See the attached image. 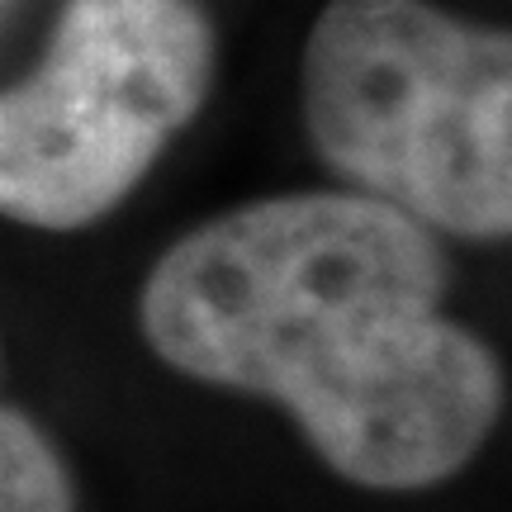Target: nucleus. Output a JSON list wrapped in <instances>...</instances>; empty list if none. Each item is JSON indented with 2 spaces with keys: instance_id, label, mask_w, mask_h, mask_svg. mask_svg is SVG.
Masks as SVG:
<instances>
[{
  "instance_id": "20e7f679",
  "label": "nucleus",
  "mask_w": 512,
  "mask_h": 512,
  "mask_svg": "<svg viewBox=\"0 0 512 512\" xmlns=\"http://www.w3.org/2000/svg\"><path fill=\"white\" fill-rule=\"evenodd\" d=\"M0 512H76V479L29 413L0 403Z\"/></svg>"
},
{
  "instance_id": "7ed1b4c3",
  "label": "nucleus",
  "mask_w": 512,
  "mask_h": 512,
  "mask_svg": "<svg viewBox=\"0 0 512 512\" xmlns=\"http://www.w3.org/2000/svg\"><path fill=\"white\" fill-rule=\"evenodd\" d=\"M214 86L200 0H67L48 57L0 91V214L76 233L138 190Z\"/></svg>"
},
{
  "instance_id": "f257e3e1",
  "label": "nucleus",
  "mask_w": 512,
  "mask_h": 512,
  "mask_svg": "<svg viewBox=\"0 0 512 512\" xmlns=\"http://www.w3.org/2000/svg\"><path fill=\"white\" fill-rule=\"evenodd\" d=\"M446 285L432 228L361 190H299L171 242L138 328L185 380L275 403L337 479L427 494L508 413V370L446 313Z\"/></svg>"
},
{
  "instance_id": "39448f33",
  "label": "nucleus",
  "mask_w": 512,
  "mask_h": 512,
  "mask_svg": "<svg viewBox=\"0 0 512 512\" xmlns=\"http://www.w3.org/2000/svg\"><path fill=\"white\" fill-rule=\"evenodd\" d=\"M5 5H10V0H0V10H5Z\"/></svg>"
},
{
  "instance_id": "f03ea898",
  "label": "nucleus",
  "mask_w": 512,
  "mask_h": 512,
  "mask_svg": "<svg viewBox=\"0 0 512 512\" xmlns=\"http://www.w3.org/2000/svg\"><path fill=\"white\" fill-rule=\"evenodd\" d=\"M304 128L347 190L446 238H512V29L328 0L304 43Z\"/></svg>"
}]
</instances>
